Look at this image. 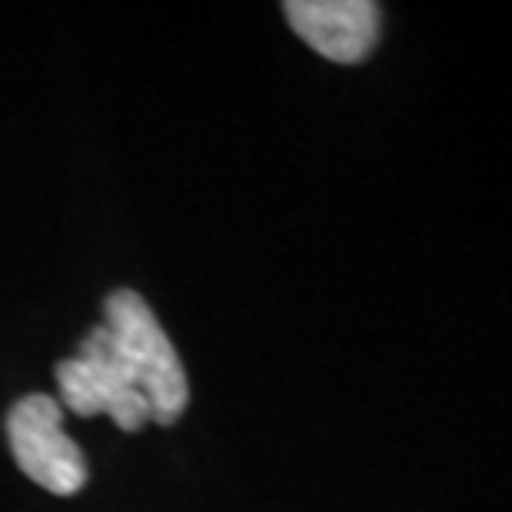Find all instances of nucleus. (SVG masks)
<instances>
[{"label": "nucleus", "instance_id": "nucleus-4", "mask_svg": "<svg viewBox=\"0 0 512 512\" xmlns=\"http://www.w3.org/2000/svg\"><path fill=\"white\" fill-rule=\"evenodd\" d=\"M290 27L333 64H360L380 40V7L373 0H290Z\"/></svg>", "mask_w": 512, "mask_h": 512}, {"label": "nucleus", "instance_id": "nucleus-1", "mask_svg": "<svg viewBox=\"0 0 512 512\" xmlns=\"http://www.w3.org/2000/svg\"><path fill=\"white\" fill-rule=\"evenodd\" d=\"M104 330L130 376L137 380L153 423H177L190 403L187 373L147 300L133 290H114L104 303Z\"/></svg>", "mask_w": 512, "mask_h": 512}, {"label": "nucleus", "instance_id": "nucleus-3", "mask_svg": "<svg viewBox=\"0 0 512 512\" xmlns=\"http://www.w3.org/2000/svg\"><path fill=\"white\" fill-rule=\"evenodd\" d=\"M64 409L57 399L30 393L7 416V443L17 466L54 496H74L87 483V459L60 426Z\"/></svg>", "mask_w": 512, "mask_h": 512}, {"label": "nucleus", "instance_id": "nucleus-2", "mask_svg": "<svg viewBox=\"0 0 512 512\" xmlns=\"http://www.w3.org/2000/svg\"><path fill=\"white\" fill-rule=\"evenodd\" d=\"M57 386L64 406L74 409L77 416L107 413L127 433H137L150 419L147 399L117 356L104 326H94L87 333L77 360H64L57 366Z\"/></svg>", "mask_w": 512, "mask_h": 512}]
</instances>
